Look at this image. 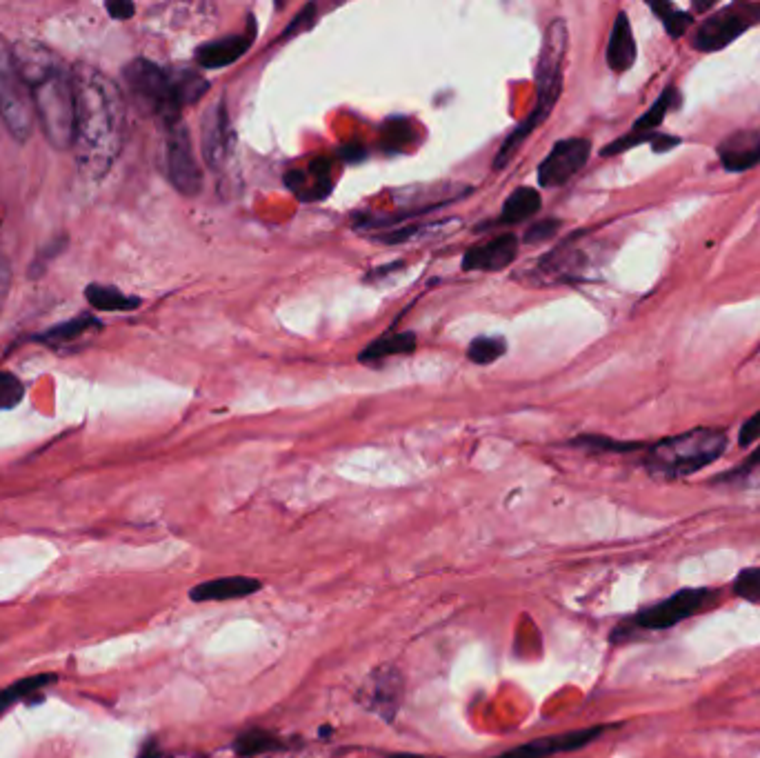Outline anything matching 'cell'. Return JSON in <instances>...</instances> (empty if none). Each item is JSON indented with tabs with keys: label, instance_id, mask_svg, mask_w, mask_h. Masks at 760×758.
I'll return each mask as SVG.
<instances>
[{
	"label": "cell",
	"instance_id": "obj_1",
	"mask_svg": "<svg viewBox=\"0 0 760 758\" xmlns=\"http://www.w3.org/2000/svg\"><path fill=\"white\" fill-rule=\"evenodd\" d=\"M76 96L74 156L89 181L107 176L123 149L125 103L118 85L87 63L72 67Z\"/></svg>",
	"mask_w": 760,
	"mask_h": 758
},
{
	"label": "cell",
	"instance_id": "obj_2",
	"mask_svg": "<svg viewBox=\"0 0 760 758\" xmlns=\"http://www.w3.org/2000/svg\"><path fill=\"white\" fill-rule=\"evenodd\" d=\"M18 72L32 98L36 123L47 143L58 152L74 147L76 132V96L72 69L65 65L54 49L23 38L14 45Z\"/></svg>",
	"mask_w": 760,
	"mask_h": 758
},
{
	"label": "cell",
	"instance_id": "obj_3",
	"mask_svg": "<svg viewBox=\"0 0 760 758\" xmlns=\"http://www.w3.org/2000/svg\"><path fill=\"white\" fill-rule=\"evenodd\" d=\"M123 76L136 105L165 125L180 121L183 107L198 103L209 87L207 78L192 69H165L147 58L129 63Z\"/></svg>",
	"mask_w": 760,
	"mask_h": 758
},
{
	"label": "cell",
	"instance_id": "obj_4",
	"mask_svg": "<svg viewBox=\"0 0 760 758\" xmlns=\"http://www.w3.org/2000/svg\"><path fill=\"white\" fill-rule=\"evenodd\" d=\"M567 47H569V29L563 18L549 23L543 47H540L538 67H536V105L529 116L520 123L512 134L505 138L503 147L496 154L494 169H503L512 156L518 152V147L527 141V136L536 132V129L547 121V116L552 114L556 101L563 92V69L567 61Z\"/></svg>",
	"mask_w": 760,
	"mask_h": 758
},
{
	"label": "cell",
	"instance_id": "obj_5",
	"mask_svg": "<svg viewBox=\"0 0 760 758\" xmlns=\"http://www.w3.org/2000/svg\"><path fill=\"white\" fill-rule=\"evenodd\" d=\"M727 450V432L718 427H696L692 432L663 438L647 450L645 467L656 478H685L718 461Z\"/></svg>",
	"mask_w": 760,
	"mask_h": 758
},
{
	"label": "cell",
	"instance_id": "obj_6",
	"mask_svg": "<svg viewBox=\"0 0 760 758\" xmlns=\"http://www.w3.org/2000/svg\"><path fill=\"white\" fill-rule=\"evenodd\" d=\"M720 592L718 590H709V587H687V590H680L672 594L665 601H660L652 607H645L640 610L632 621H627L623 625H618L612 641H627L629 632H663L669 630V627L680 625L687 618L703 614L709 607H714L718 603Z\"/></svg>",
	"mask_w": 760,
	"mask_h": 758
},
{
	"label": "cell",
	"instance_id": "obj_7",
	"mask_svg": "<svg viewBox=\"0 0 760 758\" xmlns=\"http://www.w3.org/2000/svg\"><path fill=\"white\" fill-rule=\"evenodd\" d=\"M0 118L14 141L27 143L34 132V105L18 72L14 47L0 34Z\"/></svg>",
	"mask_w": 760,
	"mask_h": 758
},
{
	"label": "cell",
	"instance_id": "obj_8",
	"mask_svg": "<svg viewBox=\"0 0 760 758\" xmlns=\"http://www.w3.org/2000/svg\"><path fill=\"white\" fill-rule=\"evenodd\" d=\"M754 25H760V3H732L709 14L698 25L692 47L705 54L720 52V49L738 41L740 34Z\"/></svg>",
	"mask_w": 760,
	"mask_h": 758
},
{
	"label": "cell",
	"instance_id": "obj_9",
	"mask_svg": "<svg viewBox=\"0 0 760 758\" xmlns=\"http://www.w3.org/2000/svg\"><path fill=\"white\" fill-rule=\"evenodd\" d=\"M165 127V169L169 183L178 194L196 198L203 189V172L196 161L192 134L183 121H174Z\"/></svg>",
	"mask_w": 760,
	"mask_h": 758
},
{
	"label": "cell",
	"instance_id": "obj_10",
	"mask_svg": "<svg viewBox=\"0 0 760 758\" xmlns=\"http://www.w3.org/2000/svg\"><path fill=\"white\" fill-rule=\"evenodd\" d=\"M589 154H592V143L587 138H567L556 143L538 167V183L543 187L569 183L587 165Z\"/></svg>",
	"mask_w": 760,
	"mask_h": 758
},
{
	"label": "cell",
	"instance_id": "obj_11",
	"mask_svg": "<svg viewBox=\"0 0 760 758\" xmlns=\"http://www.w3.org/2000/svg\"><path fill=\"white\" fill-rule=\"evenodd\" d=\"M405 692V681L396 667H380L360 687V705L383 721L392 723L400 710Z\"/></svg>",
	"mask_w": 760,
	"mask_h": 758
},
{
	"label": "cell",
	"instance_id": "obj_12",
	"mask_svg": "<svg viewBox=\"0 0 760 758\" xmlns=\"http://www.w3.org/2000/svg\"><path fill=\"white\" fill-rule=\"evenodd\" d=\"M605 730L607 727L596 725V727H585V730H574L565 734L540 736V738H534V741L512 747V750H507L494 758H549L556 754L576 752V750H583L585 745L598 741V738L605 734Z\"/></svg>",
	"mask_w": 760,
	"mask_h": 758
},
{
	"label": "cell",
	"instance_id": "obj_13",
	"mask_svg": "<svg viewBox=\"0 0 760 758\" xmlns=\"http://www.w3.org/2000/svg\"><path fill=\"white\" fill-rule=\"evenodd\" d=\"M232 125L225 103L218 101L207 109L203 121H200V147H203V158L209 169L220 172L225 167L229 154H232Z\"/></svg>",
	"mask_w": 760,
	"mask_h": 758
},
{
	"label": "cell",
	"instance_id": "obj_14",
	"mask_svg": "<svg viewBox=\"0 0 760 758\" xmlns=\"http://www.w3.org/2000/svg\"><path fill=\"white\" fill-rule=\"evenodd\" d=\"M718 158L727 172L743 174L760 165V127L738 129L718 145Z\"/></svg>",
	"mask_w": 760,
	"mask_h": 758
},
{
	"label": "cell",
	"instance_id": "obj_15",
	"mask_svg": "<svg viewBox=\"0 0 760 758\" xmlns=\"http://www.w3.org/2000/svg\"><path fill=\"white\" fill-rule=\"evenodd\" d=\"M518 256V238L514 234L498 236L494 241L478 245L463 256V269L467 272H500L514 263Z\"/></svg>",
	"mask_w": 760,
	"mask_h": 758
},
{
	"label": "cell",
	"instance_id": "obj_16",
	"mask_svg": "<svg viewBox=\"0 0 760 758\" xmlns=\"http://www.w3.org/2000/svg\"><path fill=\"white\" fill-rule=\"evenodd\" d=\"M263 583L249 576H227V578H214V581H205L196 587H192L189 598L194 603H225L236 601V598H247L256 594Z\"/></svg>",
	"mask_w": 760,
	"mask_h": 758
},
{
	"label": "cell",
	"instance_id": "obj_17",
	"mask_svg": "<svg viewBox=\"0 0 760 758\" xmlns=\"http://www.w3.org/2000/svg\"><path fill=\"white\" fill-rule=\"evenodd\" d=\"M254 41V29L249 34H234L220 41L205 43L196 49V63L203 69H223L234 65Z\"/></svg>",
	"mask_w": 760,
	"mask_h": 758
},
{
	"label": "cell",
	"instance_id": "obj_18",
	"mask_svg": "<svg viewBox=\"0 0 760 758\" xmlns=\"http://www.w3.org/2000/svg\"><path fill=\"white\" fill-rule=\"evenodd\" d=\"M636 38L629 25V18L625 12H620L614 21L612 34H609L607 43V65L616 74H625L636 63Z\"/></svg>",
	"mask_w": 760,
	"mask_h": 758
},
{
	"label": "cell",
	"instance_id": "obj_19",
	"mask_svg": "<svg viewBox=\"0 0 760 758\" xmlns=\"http://www.w3.org/2000/svg\"><path fill=\"white\" fill-rule=\"evenodd\" d=\"M287 187L300 201H316L329 192V167L323 161L309 165L305 172H287Z\"/></svg>",
	"mask_w": 760,
	"mask_h": 758
},
{
	"label": "cell",
	"instance_id": "obj_20",
	"mask_svg": "<svg viewBox=\"0 0 760 758\" xmlns=\"http://www.w3.org/2000/svg\"><path fill=\"white\" fill-rule=\"evenodd\" d=\"M680 103H683V96H680L678 87L669 85L663 89V94L658 96V101L647 109V112L638 118V121L634 123L632 127V136H649V134H656L658 127L663 125L665 116L669 112H676V109L680 107Z\"/></svg>",
	"mask_w": 760,
	"mask_h": 758
},
{
	"label": "cell",
	"instance_id": "obj_21",
	"mask_svg": "<svg viewBox=\"0 0 760 758\" xmlns=\"http://www.w3.org/2000/svg\"><path fill=\"white\" fill-rule=\"evenodd\" d=\"M416 349V336L412 332H400V334H385L376 338L374 343H369L363 352H360V363H376L385 361L389 356L398 354H412Z\"/></svg>",
	"mask_w": 760,
	"mask_h": 758
},
{
	"label": "cell",
	"instance_id": "obj_22",
	"mask_svg": "<svg viewBox=\"0 0 760 758\" xmlns=\"http://www.w3.org/2000/svg\"><path fill=\"white\" fill-rule=\"evenodd\" d=\"M56 681H58L56 674H36V676L20 678V681L7 685L5 690H0V714L20 701L34 698L36 694L47 690V687H52Z\"/></svg>",
	"mask_w": 760,
	"mask_h": 758
},
{
	"label": "cell",
	"instance_id": "obj_23",
	"mask_svg": "<svg viewBox=\"0 0 760 758\" xmlns=\"http://www.w3.org/2000/svg\"><path fill=\"white\" fill-rule=\"evenodd\" d=\"M543 201H540V194L532 187H518L512 192V196L507 198L503 205V214H500V223L503 225H516L525 218L534 216Z\"/></svg>",
	"mask_w": 760,
	"mask_h": 758
},
{
	"label": "cell",
	"instance_id": "obj_24",
	"mask_svg": "<svg viewBox=\"0 0 760 758\" xmlns=\"http://www.w3.org/2000/svg\"><path fill=\"white\" fill-rule=\"evenodd\" d=\"M280 747L278 736L263 727H249V730L240 732L234 741V752L238 758H254L260 754H267Z\"/></svg>",
	"mask_w": 760,
	"mask_h": 758
},
{
	"label": "cell",
	"instance_id": "obj_25",
	"mask_svg": "<svg viewBox=\"0 0 760 758\" xmlns=\"http://www.w3.org/2000/svg\"><path fill=\"white\" fill-rule=\"evenodd\" d=\"M85 296L89 303L96 309H103V312H129V309H136L140 305V298L127 296L120 289L109 285H89L85 289Z\"/></svg>",
	"mask_w": 760,
	"mask_h": 758
},
{
	"label": "cell",
	"instance_id": "obj_26",
	"mask_svg": "<svg viewBox=\"0 0 760 758\" xmlns=\"http://www.w3.org/2000/svg\"><path fill=\"white\" fill-rule=\"evenodd\" d=\"M100 329V323L92 316H80L74 318V321H65L52 329H47L43 336H38V341L49 343V345H67L72 341H78V338L89 336L92 332Z\"/></svg>",
	"mask_w": 760,
	"mask_h": 758
},
{
	"label": "cell",
	"instance_id": "obj_27",
	"mask_svg": "<svg viewBox=\"0 0 760 758\" xmlns=\"http://www.w3.org/2000/svg\"><path fill=\"white\" fill-rule=\"evenodd\" d=\"M643 143H652L656 152H669V149H674L680 141L676 136H667V134H649V136H632L627 134L623 138H618V141H614L612 145H607L603 149V156H614V154H620V152H627L629 147H636V145H643Z\"/></svg>",
	"mask_w": 760,
	"mask_h": 758
},
{
	"label": "cell",
	"instance_id": "obj_28",
	"mask_svg": "<svg viewBox=\"0 0 760 758\" xmlns=\"http://www.w3.org/2000/svg\"><path fill=\"white\" fill-rule=\"evenodd\" d=\"M507 352V341L500 336H478L467 347V358L476 365L496 363Z\"/></svg>",
	"mask_w": 760,
	"mask_h": 758
},
{
	"label": "cell",
	"instance_id": "obj_29",
	"mask_svg": "<svg viewBox=\"0 0 760 758\" xmlns=\"http://www.w3.org/2000/svg\"><path fill=\"white\" fill-rule=\"evenodd\" d=\"M649 7H652V12L656 14V18H660V23H663L665 32L672 38L683 36L694 23L692 14L680 12V9L672 3H652Z\"/></svg>",
	"mask_w": 760,
	"mask_h": 758
},
{
	"label": "cell",
	"instance_id": "obj_30",
	"mask_svg": "<svg viewBox=\"0 0 760 758\" xmlns=\"http://www.w3.org/2000/svg\"><path fill=\"white\" fill-rule=\"evenodd\" d=\"M414 141V127L405 118H394V121H387L383 127V145L389 149V152H398V149H405L409 143Z\"/></svg>",
	"mask_w": 760,
	"mask_h": 758
},
{
	"label": "cell",
	"instance_id": "obj_31",
	"mask_svg": "<svg viewBox=\"0 0 760 758\" xmlns=\"http://www.w3.org/2000/svg\"><path fill=\"white\" fill-rule=\"evenodd\" d=\"M732 590L745 603L760 605V567H747L734 578Z\"/></svg>",
	"mask_w": 760,
	"mask_h": 758
},
{
	"label": "cell",
	"instance_id": "obj_32",
	"mask_svg": "<svg viewBox=\"0 0 760 758\" xmlns=\"http://www.w3.org/2000/svg\"><path fill=\"white\" fill-rule=\"evenodd\" d=\"M723 481L738 487H760V450L752 458H747V463L736 467L734 472L725 474Z\"/></svg>",
	"mask_w": 760,
	"mask_h": 758
},
{
	"label": "cell",
	"instance_id": "obj_33",
	"mask_svg": "<svg viewBox=\"0 0 760 758\" xmlns=\"http://www.w3.org/2000/svg\"><path fill=\"white\" fill-rule=\"evenodd\" d=\"M25 396V387L14 374L0 372V412L14 410Z\"/></svg>",
	"mask_w": 760,
	"mask_h": 758
},
{
	"label": "cell",
	"instance_id": "obj_34",
	"mask_svg": "<svg viewBox=\"0 0 760 758\" xmlns=\"http://www.w3.org/2000/svg\"><path fill=\"white\" fill-rule=\"evenodd\" d=\"M576 445L580 447H589V450H605V452H629L636 450V443H616L609 441V438H600V436H583L578 438Z\"/></svg>",
	"mask_w": 760,
	"mask_h": 758
},
{
	"label": "cell",
	"instance_id": "obj_35",
	"mask_svg": "<svg viewBox=\"0 0 760 758\" xmlns=\"http://www.w3.org/2000/svg\"><path fill=\"white\" fill-rule=\"evenodd\" d=\"M560 229V221H540L527 229L525 243H545L554 238Z\"/></svg>",
	"mask_w": 760,
	"mask_h": 758
},
{
	"label": "cell",
	"instance_id": "obj_36",
	"mask_svg": "<svg viewBox=\"0 0 760 758\" xmlns=\"http://www.w3.org/2000/svg\"><path fill=\"white\" fill-rule=\"evenodd\" d=\"M756 441H760V412H756L752 418H747L743 427H740V434H738V445L740 447H749V445H754Z\"/></svg>",
	"mask_w": 760,
	"mask_h": 758
},
{
	"label": "cell",
	"instance_id": "obj_37",
	"mask_svg": "<svg viewBox=\"0 0 760 758\" xmlns=\"http://www.w3.org/2000/svg\"><path fill=\"white\" fill-rule=\"evenodd\" d=\"M9 289H12V265H9L7 258L0 254V309H3Z\"/></svg>",
	"mask_w": 760,
	"mask_h": 758
},
{
	"label": "cell",
	"instance_id": "obj_38",
	"mask_svg": "<svg viewBox=\"0 0 760 758\" xmlns=\"http://www.w3.org/2000/svg\"><path fill=\"white\" fill-rule=\"evenodd\" d=\"M107 12L114 21H127V18L134 16L136 7L132 3H123V0H118V3H107Z\"/></svg>",
	"mask_w": 760,
	"mask_h": 758
},
{
	"label": "cell",
	"instance_id": "obj_39",
	"mask_svg": "<svg viewBox=\"0 0 760 758\" xmlns=\"http://www.w3.org/2000/svg\"><path fill=\"white\" fill-rule=\"evenodd\" d=\"M160 756V747L156 738H147V741L140 745L138 758H158Z\"/></svg>",
	"mask_w": 760,
	"mask_h": 758
},
{
	"label": "cell",
	"instance_id": "obj_40",
	"mask_svg": "<svg viewBox=\"0 0 760 758\" xmlns=\"http://www.w3.org/2000/svg\"><path fill=\"white\" fill-rule=\"evenodd\" d=\"M387 758H425V756H420V754H389Z\"/></svg>",
	"mask_w": 760,
	"mask_h": 758
}]
</instances>
